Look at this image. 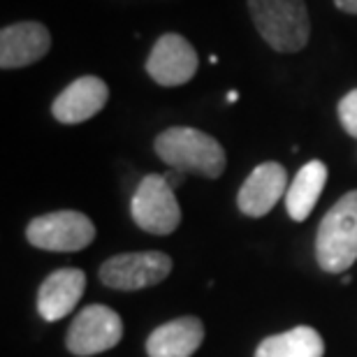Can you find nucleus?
<instances>
[{"instance_id":"1","label":"nucleus","mask_w":357,"mask_h":357,"mask_svg":"<svg viewBox=\"0 0 357 357\" xmlns=\"http://www.w3.org/2000/svg\"><path fill=\"white\" fill-rule=\"evenodd\" d=\"M155 153L169 165V169H181L185 174H202L206 178H218L225 172V151L218 139L197 128H167L155 137Z\"/></svg>"},{"instance_id":"2","label":"nucleus","mask_w":357,"mask_h":357,"mask_svg":"<svg viewBox=\"0 0 357 357\" xmlns=\"http://www.w3.org/2000/svg\"><path fill=\"white\" fill-rule=\"evenodd\" d=\"M316 258L320 269L344 274L357 260V190L346 192L325 218L316 237Z\"/></svg>"},{"instance_id":"3","label":"nucleus","mask_w":357,"mask_h":357,"mask_svg":"<svg viewBox=\"0 0 357 357\" xmlns=\"http://www.w3.org/2000/svg\"><path fill=\"white\" fill-rule=\"evenodd\" d=\"M253 24L271 49L281 54L302 52L311 35L304 0H248Z\"/></svg>"},{"instance_id":"4","label":"nucleus","mask_w":357,"mask_h":357,"mask_svg":"<svg viewBox=\"0 0 357 357\" xmlns=\"http://www.w3.org/2000/svg\"><path fill=\"white\" fill-rule=\"evenodd\" d=\"M26 239L42 251L73 253L96 239V225L79 211H54L33 218L26 227Z\"/></svg>"},{"instance_id":"5","label":"nucleus","mask_w":357,"mask_h":357,"mask_svg":"<svg viewBox=\"0 0 357 357\" xmlns=\"http://www.w3.org/2000/svg\"><path fill=\"white\" fill-rule=\"evenodd\" d=\"M132 220L149 234H169L181 223L174 188L165 174H146L132 195Z\"/></svg>"},{"instance_id":"6","label":"nucleus","mask_w":357,"mask_h":357,"mask_svg":"<svg viewBox=\"0 0 357 357\" xmlns=\"http://www.w3.org/2000/svg\"><path fill=\"white\" fill-rule=\"evenodd\" d=\"M172 271L169 255L160 251L149 253H121L102 262L98 276L107 288L114 290H142L165 281Z\"/></svg>"},{"instance_id":"7","label":"nucleus","mask_w":357,"mask_h":357,"mask_svg":"<svg viewBox=\"0 0 357 357\" xmlns=\"http://www.w3.org/2000/svg\"><path fill=\"white\" fill-rule=\"evenodd\" d=\"M123 337L121 316L109 306L91 304L77 313L66 337L68 351L79 357L98 355L114 348Z\"/></svg>"},{"instance_id":"8","label":"nucleus","mask_w":357,"mask_h":357,"mask_svg":"<svg viewBox=\"0 0 357 357\" xmlns=\"http://www.w3.org/2000/svg\"><path fill=\"white\" fill-rule=\"evenodd\" d=\"M146 73L160 86H181L197 73V54L183 35L165 33L149 54Z\"/></svg>"},{"instance_id":"9","label":"nucleus","mask_w":357,"mask_h":357,"mask_svg":"<svg viewBox=\"0 0 357 357\" xmlns=\"http://www.w3.org/2000/svg\"><path fill=\"white\" fill-rule=\"evenodd\" d=\"M52 49V35L38 21H19L0 33V68L17 70L38 63Z\"/></svg>"},{"instance_id":"10","label":"nucleus","mask_w":357,"mask_h":357,"mask_svg":"<svg viewBox=\"0 0 357 357\" xmlns=\"http://www.w3.org/2000/svg\"><path fill=\"white\" fill-rule=\"evenodd\" d=\"M288 192V174L278 162H262L253 169L239 188L237 204L251 218H260L276 206Z\"/></svg>"},{"instance_id":"11","label":"nucleus","mask_w":357,"mask_h":357,"mask_svg":"<svg viewBox=\"0 0 357 357\" xmlns=\"http://www.w3.org/2000/svg\"><path fill=\"white\" fill-rule=\"evenodd\" d=\"M107 100H109L107 84L100 77L86 75L75 79L66 91L59 93V98L52 105V114L59 123H84V121L96 116L98 112H102Z\"/></svg>"},{"instance_id":"12","label":"nucleus","mask_w":357,"mask_h":357,"mask_svg":"<svg viewBox=\"0 0 357 357\" xmlns=\"http://www.w3.org/2000/svg\"><path fill=\"white\" fill-rule=\"evenodd\" d=\"M86 290V274L82 269L68 267L59 269L45 278L38 292V311L47 323L63 320L73 313L77 302L84 297Z\"/></svg>"},{"instance_id":"13","label":"nucleus","mask_w":357,"mask_h":357,"mask_svg":"<svg viewBox=\"0 0 357 357\" xmlns=\"http://www.w3.org/2000/svg\"><path fill=\"white\" fill-rule=\"evenodd\" d=\"M204 327L197 318L185 316L169 320L146 339L149 357H190L202 346Z\"/></svg>"},{"instance_id":"14","label":"nucleus","mask_w":357,"mask_h":357,"mask_svg":"<svg viewBox=\"0 0 357 357\" xmlns=\"http://www.w3.org/2000/svg\"><path fill=\"white\" fill-rule=\"evenodd\" d=\"M327 183V165L320 160H311L299 169L297 176L292 178L285 192V209L288 216L297 223H302L311 216L313 206L318 204L320 192Z\"/></svg>"},{"instance_id":"15","label":"nucleus","mask_w":357,"mask_h":357,"mask_svg":"<svg viewBox=\"0 0 357 357\" xmlns=\"http://www.w3.org/2000/svg\"><path fill=\"white\" fill-rule=\"evenodd\" d=\"M325 344L313 327L299 325L295 330L267 337L255 351V357H323Z\"/></svg>"},{"instance_id":"16","label":"nucleus","mask_w":357,"mask_h":357,"mask_svg":"<svg viewBox=\"0 0 357 357\" xmlns=\"http://www.w3.org/2000/svg\"><path fill=\"white\" fill-rule=\"evenodd\" d=\"M339 121H341L344 130L351 135V137H357V89L348 93V96L341 98V102H339Z\"/></svg>"},{"instance_id":"17","label":"nucleus","mask_w":357,"mask_h":357,"mask_svg":"<svg viewBox=\"0 0 357 357\" xmlns=\"http://www.w3.org/2000/svg\"><path fill=\"white\" fill-rule=\"evenodd\" d=\"M334 5L346 14H357V0H334Z\"/></svg>"},{"instance_id":"18","label":"nucleus","mask_w":357,"mask_h":357,"mask_svg":"<svg viewBox=\"0 0 357 357\" xmlns=\"http://www.w3.org/2000/svg\"><path fill=\"white\" fill-rule=\"evenodd\" d=\"M183 176H185V172H181V169H172V172L165 174V178L169 181V185H172V188H174V185H181L183 183Z\"/></svg>"},{"instance_id":"19","label":"nucleus","mask_w":357,"mask_h":357,"mask_svg":"<svg viewBox=\"0 0 357 357\" xmlns=\"http://www.w3.org/2000/svg\"><path fill=\"white\" fill-rule=\"evenodd\" d=\"M237 91H230V93H227V100H230V102H237Z\"/></svg>"}]
</instances>
